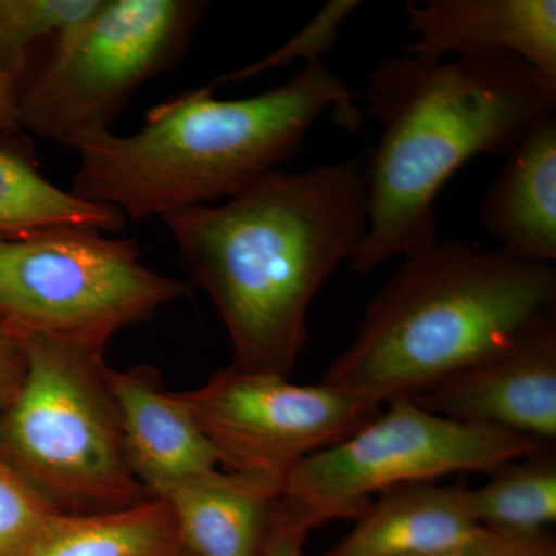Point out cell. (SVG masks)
Listing matches in <instances>:
<instances>
[{"instance_id":"obj_3","label":"cell","mask_w":556,"mask_h":556,"mask_svg":"<svg viewBox=\"0 0 556 556\" xmlns=\"http://www.w3.org/2000/svg\"><path fill=\"white\" fill-rule=\"evenodd\" d=\"M329 109L343 129L361 127L354 94L324 60L244 100L186 91L150 109L137 134L80 142L70 192L134 222L228 200L291 160Z\"/></svg>"},{"instance_id":"obj_7","label":"cell","mask_w":556,"mask_h":556,"mask_svg":"<svg viewBox=\"0 0 556 556\" xmlns=\"http://www.w3.org/2000/svg\"><path fill=\"white\" fill-rule=\"evenodd\" d=\"M207 2L102 0L17 87L22 129L76 149L188 53Z\"/></svg>"},{"instance_id":"obj_22","label":"cell","mask_w":556,"mask_h":556,"mask_svg":"<svg viewBox=\"0 0 556 556\" xmlns=\"http://www.w3.org/2000/svg\"><path fill=\"white\" fill-rule=\"evenodd\" d=\"M431 556H556V543L551 533H510L486 529L466 546Z\"/></svg>"},{"instance_id":"obj_4","label":"cell","mask_w":556,"mask_h":556,"mask_svg":"<svg viewBox=\"0 0 556 556\" xmlns=\"http://www.w3.org/2000/svg\"><path fill=\"white\" fill-rule=\"evenodd\" d=\"M552 311L555 266L467 240H438L404 257L321 383L375 408L416 399L503 350Z\"/></svg>"},{"instance_id":"obj_19","label":"cell","mask_w":556,"mask_h":556,"mask_svg":"<svg viewBox=\"0 0 556 556\" xmlns=\"http://www.w3.org/2000/svg\"><path fill=\"white\" fill-rule=\"evenodd\" d=\"M102 0H0V75L20 84L30 75L42 40L58 39L89 17Z\"/></svg>"},{"instance_id":"obj_5","label":"cell","mask_w":556,"mask_h":556,"mask_svg":"<svg viewBox=\"0 0 556 556\" xmlns=\"http://www.w3.org/2000/svg\"><path fill=\"white\" fill-rule=\"evenodd\" d=\"M27 371L0 413V459L62 514L118 510L148 500L124 450L102 346L24 340Z\"/></svg>"},{"instance_id":"obj_16","label":"cell","mask_w":556,"mask_h":556,"mask_svg":"<svg viewBox=\"0 0 556 556\" xmlns=\"http://www.w3.org/2000/svg\"><path fill=\"white\" fill-rule=\"evenodd\" d=\"M30 556H192L163 497L97 514H61Z\"/></svg>"},{"instance_id":"obj_14","label":"cell","mask_w":556,"mask_h":556,"mask_svg":"<svg viewBox=\"0 0 556 556\" xmlns=\"http://www.w3.org/2000/svg\"><path fill=\"white\" fill-rule=\"evenodd\" d=\"M479 222L511 257L554 266L556 115L541 121L508 153L482 197Z\"/></svg>"},{"instance_id":"obj_9","label":"cell","mask_w":556,"mask_h":556,"mask_svg":"<svg viewBox=\"0 0 556 556\" xmlns=\"http://www.w3.org/2000/svg\"><path fill=\"white\" fill-rule=\"evenodd\" d=\"M175 394L223 470L262 479L278 493L303 459L339 444L382 409L321 382L298 386L232 365L204 386Z\"/></svg>"},{"instance_id":"obj_13","label":"cell","mask_w":556,"mask_h":556,"mask_svg":"<svg viewBox=\"0 0 556 556\" xmlns=\"http://www.w3.org/2000/svg\"><path fill=\"white\" fill-rule=\"evenodd\" d=\"M463 485L409 484L372 500L356 526L324 556H431L485 532Z\"/></svg>"},{"instance_id":"obj_15","label":"cell","mask_w":556,"mask_h":556,"mask_svg":"<svg viewBox=\"0 0 556 556\" xmlns=\"http://www.w3.org/2000/svg\"><path fill=\"white\" fill-rule=\"evenodd\" d=\"M167 501L192 556H257L270 522L276 486L215 468L179 482Z\"/></svg>"},{"instance_id":"obj_25","label":"cell","mask_w":556,"mask_h":556,"mask_svg":"<svg viewBox=\"0 0 556 556\" xmlns=\"http://www.w3.org/2000/svg\"><path fill=\"white\" fill-rule=\"evenodd\" d=\"M22 124L17 108V84L0 75V144L25 146L17 142Z\"/></svg>"},{"instance_id":"obj_21","label":"cell","mask_w":556,"mask_h":556,"mask_svg":"<svg viewBox=\"0 0 556 556\" xmlns=\"http://www.w3.org/2000/svg\"><path fill=\"white\" fill-rule=\"evenodd\" d=\"M357 0H331L302 28L295 33L280 49L273 51L268 56L252 62L243 68L233 70L219 76L214 83L208 84L212 90L223 84L244 83L260 75L283 68L295 61L309 62L321 61V56L332 50L338 43L340 31L348 17L361 7ZM303 64V65H305Z\"/></svg>"},{"instance_id":"obj_10","label":"cell","mask_w":556,"mask_h":556,"mask_svg":"<svg viewBox=\"0 0 556 556\" xmlns=\"http://www.w3.org/2000/svg\"><path fill=\"white\" fill-rule=\"evenodd\" d=\"M415 401L437 415L556 442V311Z\"/></svg>"},{"instance_id":"obj_17","label":"cell","mask_w":556,"mask_h":556,"mask_svg":"<svg viewBox=\"0 0 556 556\" xmlns=\"http://www.w3.org/2000/svg\"><path fill=\"white\" fill-rule=\"evenodd\" d=\"M126 217L118 211L73 195L40 175L27 146L0 144V232L39 226L80 225L116 232Z\"/></svg>"},{"instance_id":"obj_18","label":"cell","mask_w":556,"mask_h":556,"mask_svg":"<svg viewBox=\"0 0 556 556\" xmlns=\"http://www.w3.org/2000/svg\"><path fill=\"white\" fill-rule=\"evenodd\" d=\"M555 447L511 460L484 485L470 489L479 525L510 533L544 532L556 519Z\"/></svg>"},{"instance_id":"obj_11","label":"cell","mask_w":556,"mask_h":556,"mask_svg":"<svg viewBox=\"0 0 556 556\" xmlns=\"http://www.w3.org/2000/svg\"><path fill=\"white\" fill-rule=\"evenodd\" d=\"M416 40L408 53L428 61L514 54L556 89L555 0H427L405 3Z\"/></svg>"},{"instance_id":"obj_23","label":"cell","mask_w":556,"mask_h":556,"mask_svg":"<svg viewBox=\"0 0 556 556\" xmlns=\"http://www.w3.org/2000/svg\"><path fill=\"white\" fill-rule=\"evenodd\" d=\"M27 371V351L24 340L11 334L0 324V413L3 412L24 382Z\"/></svg>"},{"instance_id":"obj_2","label":"cell","mask_w":556,"mask_h":556,"mask_svg":"<svg viewBox=\"0 0 556 556\" xmlns=\"http://www.w3.org/2000/svg\"><path fill=\"white\" fill-rule=\"evenodd\" d=\"M362 115L382 130L365 164L367 229L348 266L369 274L439 240L434 204L468 160L507 156L555 115L556 89L514 54L387 58L369 75Z\"/></svg>"},{"instance_id":"obj_20","label":"cell","mask_w":556,"mask_h":556,"mask_svg":"<svg viewBox=\"0 0 556 556\" xmlns=\"http://www.w3.org/2000/svg\"><path fill=\"white\" fill-rule=\"evenodd\" d=\"M60 514L27 479L0 459V556H30Z\"/></svg>"},{"instance_id":"obj_6","label":"cell","mask_w":556,"mask_h":556,"mask_svg":"<svg viewBox=\"0 0 556 556\" xmlns=\"http://www.w3.org/2000/svg\"><path fill=\"white\" fill-rule=\"evenodd\" d=\"M134 239L90 226L0 232V324L21 340L58 338L108 345L188 292L142 263Z\"/></svg>"},{"instance_id":"obj_1","label":"cell","mask_w":556,"mask_h":556,"mask_svg":"<svg viewBox=\"0 0 556 556\" xmlns=\"http://www.w3.org/2000/svg\"><path fill=\"white\" fill-rule=\"evenodd\" d=\"M161 219L228 329L232 367L289 378L311 303L367 229L365 163L274 170L225 204Z\"/></svg>"},{"instance_id":"obj_24","label":"cell","mask_w":556,"mask_h":556,"mask_svg":"<svg viewBox=\"0 0 556 556\" xmlns=\"http://www.w3.org/2000/svg\"><path fill=\"white\" fill-rule=\"evenodd\" d=\"M309 530L274 503L268 533L257 556H303Z\"/></svg>"},{"instance_id":"obj_12","label":"cell","mask_w":556,"mask_h":556,"mask_svg":"<svg viewBox=\"0 0 556 556\" xmlns=\"http://www.w3.org/2000/svg\"><path fill=\"white\" fill-rule=\"evenodd\" d=\"M109 380L127 464L149 496L159 497L186 479L222 468L211 442L175 391L164 390L155 368H110Z\"/></svg>"},{"instance_id":"obj_8","label":"cell","mask_w":556,"mask_h":556,"mask_svg":"<svg viewBox=\"0 0 556 556\" xmlns=\"http://www.w3.org/2000/svg\"><path fill=\"white\" fill-rule=\"evenodd\" d=\"M548 447L555 445L459 422L402 397L339 444L303 459L285 479L276 504L311 530L332 519H357L375 496L396 486L460 471L490 475Z\"/></svg>"}]
</instances>
